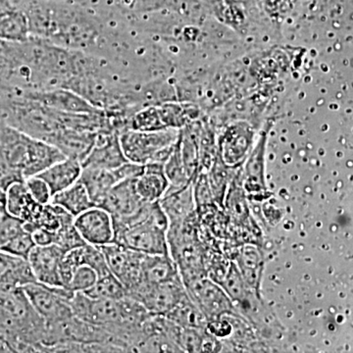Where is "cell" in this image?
<instances>
[{
  "mask_svg": "<svg viewBox=\"0 0 353 353\" xmlns=\"http://www.w3.org/2000/svg\"><path fill=\"white\" fill-rule=\"evenodd\" d=\"M112 219L114 243L143 254H169L168 219L159 201L146 202L130 217Z\"/></svg>",
  "mask_w": 353,
  "mask_h": 353,
  "instance_id": "1",
  "label": "cell"
},
{
  "mask_svg": "<svg viewBox=\"0 0 353 353\" xmlns=\"http://www.w3.org/2000/svg\"><path fill=\"white\" fill-rule=\"evenodd\" d=\"M0 146L7 163L23 179L39 175L65 155L48 141L34 138L0 120Z\"/></svg>",
  "mask_w": 353,
  "mask_h": 353,
  "instance_id": "2",
  "label": "cell"
},
{
  "mask_svg": "<svg viewBox=\"0 0 353 353\" xmlns=\"http://www.w3.org/2000/svg\"><path fill=\"white\" fill-rule=\"evenodd\" d=\"M176 129L159 131H136L126 129L119 132L121 148L128 161L145 165L162 163L170 157L178 139Z\"/></svg>",
  "mask_w": 353,
  "mask_h": 353,
  "instance_id": "3",
  "label": "cell"
},
{
  "mask_svg": "<svg viewBox=\"0 0 353 353\" xmlns=\"http://www.w3.org/2000/svg\"><path fill=\"white\" fill-rule=\"evenodd\" d=\"M259 128L252 121L234 119L217 130V155L227 166L243 164L256 143Z\"/></svg>",
  "mask_w": 353,
  "mask_h": 353,
  "instance_id": "4",
  "label": "cell"
},
{
  "mask_svg": "<svg viewBox=\"0 0 353 353\" xmlns=\"http://www.w3.org/2000/svg\"><path fill=\"white\" fill-rule=\"evenodd\" d=\"M271 123L265 124L259 130L256 143L241 166V178L243 189L248 194V199L253 201H262L271 196L266 183V150L268 143L269 131Z\"/></svg>",
  "mask_w": 353,
  "mask_h": 353,
  "instance_id": "5",
  "label": "cell"
},
{
  "mask_svg": "<svg viewBox=\"0 0 353 353\" xmlns=\"http://www.w3.org/2000/svg\"><path fill=\"white\" fill-rule=\"evenodd\" d=\"M32 307L46 324L61 321L74 316L69 301L75 292L68 288L50 287L32 283L22 288Z\"/></svg>",
  "mask_w": 353,
  "mask_h": 353,
  "instance_id": "6",
  "label": "cell"
},
{
  "mask_svg": "<svg viewBox=\"0 0 353 353\" xmlns=\"http://www.w3.org/2000/svg\"><path fill=\"white\" fill-rule=\"evenodd\" d=\"M127 296L141 303L150 314L165 316L187 299L188 294L179 277L162 284H141L127 292Z\"/></svg>",
  "mask_w": 353,
  "mask_h": 353,
  "instance_id": "7",
  "label": "cell"
},
{
  "mask_svg": "<svg viewBox=\"0 0 353 353\" xmlns=\"http://www.w3.org/2000/svg\"><path fill=\"white\" fill-rule=\"evenodd\" d=\"M183 287L190 301L196 304L208 321L238 311L224 289L208 277L192 281Z\"/></svg>",
  "mask_w": 353,
  "mask_h": 353,
  "instance_id": "8",
  "label": "cell"
},
{
  "mask_svg": "<svg viewBox=\"0 0 353 353\" xmlns=\"http://www.w3.org/2000/svg\"><path fill=\"white\" fill-rule=\"evenodd\" d=\"M99 248L105 256L109 271L122 283L127 292L143 283L141 262L145 254L114 243Z\"/></svg>",
  "mask_w": 353,
  "mask_h": 353,
  "instance_id": "9",
  "label": "cell"
},
{
  "mask_svg": "<svg viewBox=\"0 0 353 353\" xmlns=\"http://www.w3.org/2000/svg\"><path fill=\"white\" fill-rule=\"evenodd\" d=\"M240 272L246 287L259 299L261 296L262 279L265 268V255L262 245L257 243H243L227 253Z\"/></svg>",
  "mask_w": 353,
  "mask_h": 353,
  "instance_id": "10",
  "label": "cell"
},
{
  "mask_svg": "<svg viewBox=\"0 0 353 353\" xmlns=\"http://www.w3.org/2000/svg\"><path fill=\"white\" fill-rule=\"evenodd\" d=\"M74 226L88 245L101 246L112 243V216L99 206L88 209L74 218Z\"/></svg>",
  "mask_w": 353,
  "mask_h": 353,
  "instance_id": "11",
  "label": "cell"
},
{
  "mask_svg": "<svg viewBox=\"0 0 353 353\" xmlns=\"http://www.w3.org/2000/svg\"><path fill=\"white\" fill-rule=\"evenodd\" d=\"M64 254L57 245L34 246L27 260L37 282L50 287H64L60 273Z\"/></svg>",
  "mask_w": 353,
  "mask_h": 353,
  "instance_id": "12",
  "label": "cell"
},
{
  "mask_svg": "<svg viewBox=\"0 0 353 353\" xmlns=\"http://www.w3.org/2000/svg\"><path fill=\"white\" fill-rule=\"evenodd\" d=\"M128 162L121 148L119 132H97L94 145L82 161L83 167L114 170Z\"/></svg>",
  "mask_w": 353,
  "mask_h": 353,
  "instance_id": "13",
  "label": "cell"
},
{
  "mask_svg": "<svg viewBox=\"0 0 353 353\" xmlns=\"http://www.w3.org/2000/svg\"><path fill=\"white\" fill-rule=\"evenodd\" d=\"M137 178L127 179L116 183L97 206L108 211L116 219L130 217L138 212L146 202L137 192Z\"/></svg>",
  "mask_w": 353,
  "mask_h": 353,
  "instance_id": "14",
  "label": "cell"
},
{
  "mask_svg": "<svg viewBox=\"0 0 353 353\" xmlns=\"http://www.w3.org/2000/svg\"><path fill=\"white\" fill-rule=\"evenodd\" d=\"M223 210L229 218L230 223L236 226H248L255 222L250 206V199L241 182V167L236 168L228 188Z\"/></svg>",
  "mask_w": 353,
  "mask_h": 353,
  "instance_id": "15",
  "label": "cell"
},
{
  "mask_svg": "<svg viewBox=\"0 0 353 353\" xmlns=\"http://www.w3.org/2000/svg\"><path fill=\"white\" fill-rule=\"evenodd\" d=\"M43 205L32 199L24 180L11 183L6 190L4 208L6 212L22 220L24 224H30L36 220Z\"/></svg>",
  "mask_w": 353,
  "mask_h": 353,
  "instance_id": "16",
  "label": "cell"
},
{
  "mask_svg": "<svg viewBox=\"0 0 353 353\" xmlns=\"http://www.w3.org/2000/svg\"><path fill=\"white\" fill-rule=\"evenodd\" d=\"M82 171V162L80 160L65 157L37 176H41L48 183L53 196L79 182Z\"/></svg>",
  "mask_w": 353,
  "mask_h": 353,
  "instance_id": "17",
  "label": "cell"
},
{
  "mask_svg": "<svg viewBox=\"0 0 353 353\" xmlns=\"http://www.w3.org/2000/svg\"><path fill=\"white\" fill-rule=\"evenodd\" d=\"M34 101L41 102L43 105L61 112L97 114V108L80 95L67 90H55L50 92L32 94Z\"/></svg>",
  "mask_w": 353,
  "mask_h": 353,
  "instance_id": "18",
  "label": "cell"
},
{
  "mask_svg": "<svg viewBox=\"0 0 353 353\" xmlns=\"http://www.w3.org/2000/svg\"><path fill=\"white\" fill-rule=\"evenodd\" d=\"M28 260L0 252V289H15L36 283Z\"/></svg>",
  "mask_w": 353,
  "mask_h": 353,
  "instance_id": "19",
  "label": "cell"
},
{
  "mask_svg": "<svg viewBox=\"0 0 353 353\" xmlns=\"http://www.w3.org/2000/svg\"><path fill=\"white\" fill-rule=\"evenodd\" d=\"M163 166L162 163L145 164L143 173L136 179L137 192L143 201H159L168 190Z\"/></svg>",
  "mask_w": 353,
  "mask_h": 353,
  "instance_id": "20",
  "label": "cell"
},
{
  "mask_svg": "<svg viewBox=\"0 0 353 353\" xmlns=\"http://www.w3.org/2000/svg\"><path fill=\"white\" fill-rule=\"evenodd\" d=\"M168 219V225L180 222L196 212L192 183L182 189H168L159 201Z\"/></svg>",
  "mask_w": 353,
  "mask_h": 353,
  "instance_id": "21",
  "label": "cell"
},
{
  "mask_svg": "<svg viewBox=\"0 0 353 353\" xmlns=\"http://www.w3.org/2000/svg\"><path fill=\"white\" fill-rule=\"evenodd\" d=\"M180 277L170 255H143L141 262V284L157 285Z\"/></svg>",
  "mask_w": 353,
  "mask_h": 353,
  "instance_id": "22",
  "label": "cell"
},
{
  "mask_svg": "<svg viewBox=\"0 0 353 353\" xmlns=\"http://www.w3.org/2000/svg\"><path fill=\"white\" fill-rule=\"evenodd\" d=\"M79 182L83 183L90 199L97 206L109 190L118 183V180L113 170L97 167H83Z\"/></svg>",
  "mask_w": 353,
  "mask_h": 353,
  "instance_id": "23",
  "label": "cell"
},
{
  "mask_svg": "<svg viewBox=\"0 0 353 353\" xmlns=\"http://www.w3.org/2000/svg\"><path fill=\"white\" fill-rule=\"evenodd\" d=\"M30 32L26 13L15 9L0 10V41L24 43Z\"/></svg>",
  "mask_w": 353,
  "mask_h": 353,
  "instance_id": "24",
  "label": "cell"
},
{
  "mask_svg": "<svg viewBox=\"0 0 353 353\" xmlns=\"http://www.w3.org/2000/svg\"><path fill=\"white\" fill-rule=\"evenodd\" d=\"M50 202L63 208L74 218L95 206L94 201L88 196L87 190L80 182H77L68 189L53 194Z\"/></svg>",
  "mask_w": 353,
  "mask_h": 353,
  "instance_id": "25",
  "label": "cell"
},
{
  "mask_svg": "<svg viewBox=\"0 0 353 353\" xmlns=\"http://www.w3.org/2000/svg\"><path fill=\"white\" fill-rule=\"evenodd\" d=\"M236 170V168L227 166L217 155L213 163L206 171L209 187H210L211 192H212L215 203L220 208L223 209L228 188H229L230 183H231Z\"/></svg>",
  "mask_w": 353,
  "mask_h": 353,
  "instance_id": "26",
  "label": "cell"
},
{
  "mask_svg": "<svg viewBox=\"0 0 353 353\" xmlns=\"http://www.w3.org/2000/svg\"><path fill=\"white\" fill-rule=\"evenodd\" d=\"M167 319L185 328L205 329L208 319L199 307L190 301L189 296L173 310L165 315Z\"/></svg>",
  "mask_w": 353,
  "mask_h": 353,
  "instance_id": "27",
  "label": "cell"
},
{
  "mask_svg": "<svg viewBox=\"0 0 353 353\" xmlns=\"http://www.w3.org/2000/svg\"><path fill=\"white\" fill-rule=\"evenodd\" d=\"M90 299L118 301L127 296V290L112 273L97 278L95 284L83 292Z\"/></svg>",
  "mask_w": 353,
  "mask_h": 353,
  "instance_id": "28",
  "label": "cell"
},
{
  "mask_svg": "<svg viewBox=\"0 0 353 353\" xmlns=\"http://www.w3.org/2000/svg\"><path fill=\"white\" fill-rule=\"evenodd\" d=\"M164 173L169 182L168 189H182L192 183V179L188 175L185 165L181 157L178 143H175L170 157L165 161Z\"/></svg>",
  "mask_w": 353,
  "mask_h": 353,
  "instance_id": "29",
  "label": "cell"
},
{
  "mask_svg": "<svg viewBox=\"0 0 353 353\" xmlns=\"http://www.w3.org/2000/svg\"><path fill=\"white\" fill-rule=\"evenodd\" d=\"M192 187L197 214L217 205L215 203L210 187H209L206 172L201 171L197 174L196 178L192 181Z\"/></svg>",
  "mask_w": 353,
  "mask_h": 353,
  "instance_id": "30",
  "label": "cell"
},
{
  "mask_svg": "<svg viewBox=\"0 0 353 353\" xmlns=\"http://www.w3.org/2000/svg\"><path fill=\"white\" fill-rule=\"evenodd\" d=\"M128 129L136 130V131H159L164 130L163 123L158 112L157 106H150L134 114L130 123Z\"/></svg>",
  "mask_w": 353,
  "mask_h": 353,
  "instance_id": "31",
  "label": "cell"
},
{
  "mask_svg": "<svg viewBox=\"0 0 353 353\" xmlns=\"http://www.w3.org/2000/svg\"><path fill=\"white\" fill-rule=\"evenodd\" d=\"M34 246H36V243H34L32 234L24 229L15 238L8 241L6 245L2 246L0 252L27 260Z\"/></svg>",
  "mask_w": 353,
  "mask_h": 353,
  "instance_id": "32",
  "label": "cell"
},
{
  "mask_svg": "<svg viewBox=\"0 0 353 353\" xmlns=\"http://www.w3.org/2000/svg\"><path fill=\"white\" fill-rule=\"evenodd\" d=\"M82 261L83 265L90 267L99 277L111 273L109 271L105 256L99 246L88 245V243L83 245L82 246Z\"/></svg>",
  "mask_w": 353,
  "mask_h": 353,
  "instance_id": "33",
  "label": "cell"
},
{
  "mask_svg": "<svg viewBox=\"0 0 353 353\" xmlns=\"http://www.w3.org/2000/svg\"><path fill=\"white\" fill-rule=\"evenodd\" d=\"M97 274L87 265H81L74 271L68 285V289L74 292H85L97 282Z\"/></svg>",
  "mask_w": 353,
  "mask_h": 353,
  "instance_id": "34",
  "label": "cell"
},
{
  "mask_svg": "<svg viewBox=\"0 0 353 353\" xmlns=\"http://www.w3.org/2000/svg\"><path fill=\"white\" fill-rule=\"evenodd\" d=\"M24 181L26 187L34 201L41 204L50 203L52 194L48 183L44 182L41 176H32L25 179Z\"/></svg>",
  "mask_w": 353,
  "mask_h": 353,
  "instance_id": "35",
  "label": "cell"
},
{
  "mask_svg": "<svg viewBox=\"0 0 353 353\" xmlns=\"http://www.w3.org/2000/svg\"><path fill=\"white\" fill-rule=\"evenodd\" d=\"M24 229V223L22 220L7 213L6 217L0 222V250Z\"/></svg>",
  "mask_w": 353,
  "mask_h": 353,
  "instance_id": "36",
  "label": "cell"
},
{
  "mask_svg": "<svg viewBox=\"0 0 353 353\" xmlns=\"http://www.w3.org/2000/svg\"><path fill=\"white\" fill-rule=\"evenodd\" d=\"M23 180H24L23 176L18 174L17 172L14 171L9 166V164L7 163L6 157H4L1 146H0V189L6 192V190L11 183Z\"/></svg>",
  "mask_w": 353,
  "mask_h": 353,
  "instance_id": "37",
  "label": "cell"
},
{
  "mask_svg": "<svg viewBox=\"0 0 353 353\" xmlns=\"http://www.w3.org/2000/svg\"><path fill=\"white\" fill-rule=\"evenodd\" d=\"M31 234L36 245H50L55 243V234L46 230L37 229Z\"/></svg>",
  "mask_w": 353,
  "mask_h": 353,
  "instance_id": "38",
  "label": "cell"
},
{
  "mask_svg": "<svg viewBox=\"0 0 353 353\" xmlns=\"http://www.w3.org/2000/svg\"><path fill=\"white\" fill-rule=\"evenodd\" d=\"M0 352H13L8 343L1 336H0Z\"/></svg>",
  "mask_w": 353,
  "mask_h": 353,
  "instance_id": "39",
  "label": "cell"
},
{
  "mask_svg": "<svg viewBox=\"0 0 353 353\" xmlns=\"http://www.w3.org/2000/svg\"><path fill=\"white\" fill-rule=\"evenodd\" d=\"M6 214L7 212L6 208H4V204L0 202V222H1V220L3 219L4 217H6Z\"/></svg>",
  "mask_w": 353,
  "mask_h": 353,
  "instance_id": "40",
  "label": "cell"
},
{
  "mask_svg": "<svg viewBox=\"0 0 353 353\" xmlns=\"http://www.w3.org/2000/svg\"><path fill=\"white\" fill-rule=\"evenodd\" d=\"M4 201H6V192L3 190L0 189V202L4 204Z\"/></svg>",
  "mask_w": 353,
  "mask_h": 353,
  "instance_id": "41",
  "label": "cell"
}]
</instances>
